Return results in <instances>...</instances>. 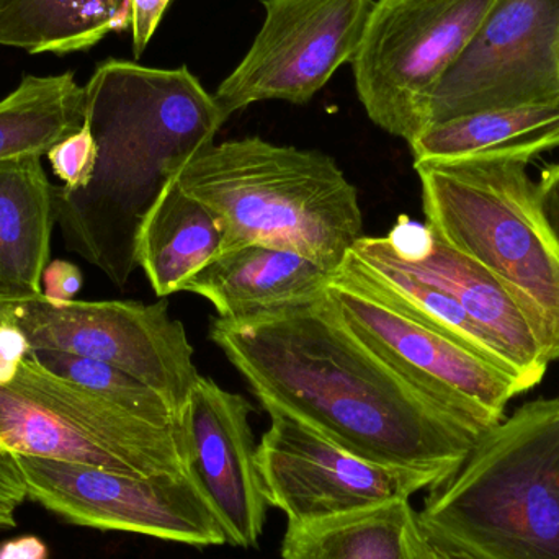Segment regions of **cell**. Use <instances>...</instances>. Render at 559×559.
Instances as JSON below:
<instances>
[{
  "instance_id": "cell-16",
  "label": "cell",
  "mask_w": 559,
  "mask_h": 559,
  "mask_svg": "<svg viewBox=\"0 0 559 559\" xmlns=\"http://www.w3.org/2000/svg\"><path fill=\"white\" fill-rule=\"evenodd\" d=\"M331 272L298 252L251 245L223 252L183 286L209 299L219 318H258L321 299Z\"/></svg>"
},
{
  "instance_id": "cell-19",
  "label": "cell",
  "mask_w": 559,
  "mask_h": 559,
  "mask_svg": "<svg viewBox=\"0 0 559 559\" xmlns=\"http://www.w3.org/2000/svg\"><path fill=\"white\" fill-rule=\"evenodd\" d=\"M409 146L414 164L468 157H512L532 164L559 150V98L432 124Z\"/></svg>"
},
{
  "instance_id": "cell-27",
  "label": "cell",
  "mask_w": 559,
  "mask_h": 559,
  "mask_svg": "<svg viewBox=\"0 0 559 559\" xmlns=\"http://www.w3.org/2000/svg\"><path fill=\"white\" fill-rule=\"evenodd\" d=\"M82 277L81 269L69 261H51L43 272L41 288L43 296L52 302L74 301L78 293L81 292Z\"/></svg>"
},
{
  "instance_id": "cell-10",
  "label": "cell",
  "mask_w": 559,
  "mask_h": 559,
  "mask_svg": "<svg viewBox=\"0 0 559 559\" xmlns=\"http://www.w3.org/2000/svg\"><path fill=\"white\" fill-rule=\"evenodd\" d=\"M19 465L28 499L68 524L199 548L228 544L218 518L189 473L136 478L23 455Z\"/></svg>"
},
{
  "instance_id": "cell-6",
  "label": "cell",
  "mask_w": 559,
  "mask_h": 559,
  "mask_svg": "<svg viewBox=\"0 0 559 559\" xmlns=\"http://www.w3.org/2000/svg\"><path fill=\"white\" fill-rule=\"evenodd\" d=\"M0 447L136 478L187 475L182 429L133 416L33 360L0 386Z\"/></svg>"
},
{
  "instance_id": "cell-3",
  "label": "cell",
  "mask_w": 559,
  "mask_h": 559,
  "mask_svg": "<svg viewBox=\"0 0 559 559\" xmlns=\"http://www.w3.org/2000/svg\"><path fill=\"white\" fill-rule=\"evenodd\" d=\"M173 179L222 219L223 252L269 246L335 274L364 238L357 189L319 151L262 138L213 143L177 167Z\"/></svg>"
},
{
  "instance_id": "cell-26",
  "label": "cell",
  "mask_w": 559,
  "mask_h": 559,
  "mask_svg": "<svg viewBox=\"0 0 559 559\" xmlns=\"http://www.w3.org/2000/svg\"><path fill=\"white\" fill-rule=\"evenodd\" d=\"M32 352L28 337L13 316L12 305L0 318V386H7L15 380L20 367Z\"/></svg>"
},
{
  "instance_id": "cell-25",
  "label": "cell",
  "mask_w": 559,
  "mask_h": 559,
  "mask_svg": "<svg viewBox=\"0 0 559 559\" xmlns=\"http://www.w3.org/2000/svg\"><path fill=\"white\" fill-rule=\"evenodd\" d=\"M28 499L19 455L0 447V531L16 527L15 512Z\"/></svg>"
},
{
  "instance_id": "cell-28",
  "label": "cell",
  "mask_w": 559,
  "mask_h": 559,
  "mask_svg": "<svg viewBox=\"0 0 559 559\" xmlns=\"http://www.w3.org/2000/svg\"><path fill=\"white\" fill-rule=\"evenodd\" d=\"M170 0H131V38L136 58L143 56Z\"/></svg>"
},
{
  "instance_id": "cell-18",
  "label": "cell",
  "mask_w": 559,
  "mask_h": 559,
  "mask_svg": "<svg viewBox=\"0 0 559 559\" xmlns=\"http://www.w3.org/2000/svg\"><path fill=\"white\" fill-rule=\"evenodd\" d=\"M225 245L222 219L176 180L160 190L136 236L138 267L160 299L183 292L193 275L218 258Z\"/></svg>"
},
{
  "instance_id": "cell-5",
  "label": "cell",
  "mask_w": 559,
  "mask_h": 559,
  "mask_svg": "<svg viewBox=\"0 0 559 559\" xmlns=\"http://www.w3.org/2000/svg\"><path fill=\"white\" fill-rule=\"evenodd\" d=\"M531 163L468 157L414 164L427 228L478 262L515 299L559 360V249L535 202Z\"/></svg>"
},
{
  "instance_id": "cell-13",
  "label": "cell",
  "mask_w": 559,
  "mask_h": 559,
  "mask_svg": "<svg viewBox=\"0 0 559 559\" xmlns=\"http://www.w3.org/2000/svg\"><path fill=\"white\" fill-rule=\"evenodd\" d=\"M374 0H264L251 49L213 95L226 118L264 100L308 104L354 59Z\"/></svg>"
},
{
  "instance_id": "cell-21",
  "label": "cell",
  "mask_w": 559,
  "mask_h": 559,
  "mask_svg": "<svg viewBox=\"0 0 559 559\" xmlns=\"http://www.w3.org/2000/svg\"><path fill=\"white\" fill-rule=\"evenodd\" d=\"M85 91L72 71L28 74L0 100V166L43 157L84 127Z\"/></svg>"
},
{
  "instance_id": "cell-31",
  "label": "cell",
  "mask_w": 559,
  "mask_h": 559,
  "mask_svg": "<svg viewBox=\"0 0 559 559\" xmlns=\"http://www.w3.org/2000/svg\"><path fill=\"white\" fill-rule=\"evenodd\" d=\"M413 551L416 555V559H466L459 557V555L450 554V551L443 550V548L437 547L432 542L427 540L424 537L423 531H420L419 522L413 531Z\"/></svg>"
},
{
  "instance_id": "cell-29",
  "label": "cell",
  "mask_w": 559,
  "mask_h": 559,
  "mask_svg": "<svg viewBox=\"0 0 559 559\" xmlns=\"http://www.w3.org/2000/svg\"><path fill=\"white\" fill-rule=\"evenodd\" d=\"M535 202L545 228L559 249V163L545 167L535 182Z\"/></svg>"
},
{
  "instance_id": "cell-32",
  "label": "cell",
  "mask_w": 559,
  "mask_h": 559,
  "mask_svg": "<svg viewBox=\"0 0 559 559\" xmlns=\"http://www.w3.org/2000/svg\"><path fill=\"white\" fill-rule=\"evenodd\" d=\"M12 305H5V302H0V318H2L3 314H5L7 311H9V308Z\"/></svg>"
},
{
  "instance_id": "cell-15",
  "label": "cell",
  "mask_w": 559,
  "mask_h": 559,
  "mask_svg": "<svg viewBox=\"0 0 559 559\" xmlns=\"http://www.w3.org/2000/svg\"><path fill=\"white\" fill-rule=\"evenodd\" d=\"M391 258L414 277L449 293L488 335L524 391L544 380L550 357L515 299L478 262L445 245L429 228L400 219L386 236Z\"/></svg>"
},
{
  "instance_id": "cell-4",
  "label": "cell",
  "mask_w": 559,
  "mask_h": 559,
  "mask_svg": "<svg viewBox=\"0 0 559 559\" xmlns=\"http://www.w3.org/2000/svg\"><path fill=\"white\" fill-rule=\"evenodd\" d=\"M417 522L466 559H559V397L519 407L485 433Z\"/></svg>"
},
{
  "instance_id": "cell-12",
  "label": "cell",
  "mask_w": 559,
  "mask_h": 559,
  "mask_svg": "<svg viewBox=\"0 0 559 559\" xmlns=\"http://www.w3.org/2000/svg\"><path fill=\"white\" fill-rule=\"evenodd\" d=\"M271 427L258 445L269 504L288 525H308L439 488L436 476L368 462L285 411L265 406Z\"/></svg>"
},
{
  "instance_id": "cell-22",
  "label": "cell",
  "mask_w": 559,
  "mask_h": 559,
  "mask_svg": "<svg viewBox=\"0 0 559 559\" xmlns=\"http://www.w3.org/2000/svg\"><path fill=\"white\" fill-rule=\"evenodd\" d=\"M409 499L308 525H288L283 559H416Z\"/></svg>"
},
{
  "instance_id": "cell-20",
  "label": "cell",
  "mask_w": 559,
  "mask_h": 559,
  "mask_svg": "<svg viewBox=\"0 0 559 559\" xmlns=\"http://www.w3.org/2000/svg\"><path fill=\"white\" fill-rule=\"evenodd\" d=\"M131 26V0H0V46L71 55Z\"/></svg>"
},
{
  "instance_id": "cell-1",
  "label": "cell",
  "mask_w": 559,
  "mask_h": 559,
  "mask_svg": "<svg viewBox=\"0 0 559 559\" xmlns=\"http://www.w3.org/2000/svg\"><path fill=\"white\" fill-rule=\"evenodd\" d=\"M212 341L274 406L347 452L447 483L483 433L365 347L322 296L251 319H216Z\"/></svg>"
},
{
  "instance_id": "cell-30",
  "label": "cell",
  "mask_w": 559,
  "mask_h": 559,
  "mask_svg": "<svg viewBox=\"0 0 559 559\" xmlns=\"http://www.w3.org/2000/svg\"><path fill=\"white\" fill-rule=\"evenodd\" d=\"M0 559H49V548L36 535H22L0 544Z\"/></svg>"
},
{
  "instance_id": "cell-23",
  "label": "cell",
  "mask_w": 559,
  "mask_h": 559,
  "mask_svg": "<svg viewBox=\"0 0 559 559\" xmlns=\"http://www.w3.org/2000/svg\"><path fill=\"white\" fill-rule=\"evenodd\" d=\"M32 358L56 377L147 423L180 426L179 414L163 394L114 365L58 350H35Z\"/></svg>"
},
{
  "instance_id": "cell-17",
  "label": "cell",
  "mask_w": 559,
  "mask_h": 559,
  "mask_svg": "<svg viewBox=\"0 0 559 559\" xmlns=\"http://www.w3.org/2000/svg\"><path fill=\"white\" fill-rule=\"evenodd\" d=\"M56 218L41 157L0 166V302L43 295Z\"/></svg>"
},
{
  "instance_id": "cell-8",
  "label": "cell",
  "mask_w": 559,
  "mask_h": 559,
  "mask_svg": "<svg viewBox=\"0 0 559 559\" xmlns=\"http://www.w3.org/2000/svg\"><path fill=\"white\" fill-rule=\"evenodd\" d=\"M13 316L35 350L94 358L133 374L163 394L182 416L202 374L186 325L166 299L52 302L39 295L13 305Z\"/></svg>"
},
{
  "instance_id": "cell-11",
  "label": "cell",
  "mask_w": 559,
  "mask_h": 559,
  "mask_svg": "<svg viewBox=\"0 0 559 559\" xmlns=\"http://www.w3.org/2000/svg\"><path fill=\"white\" fill-rule=\"evenodd\" d=\"M559 98V0H495L440 79L427 128Z\"/></svg>"
},
{
  "instance_id": "cell-14",
  "label": "cell",
  "mask_w": 559,
  "mask_h": 559,
  "mask_svg": "<svg viewBox=\"0 0 559 559\" xmlns=\"http://www.w3.org/2000/svg\"><path fill=\"white\" fill-rule=\"evenodd\" d=\"M252 404L200 377L180 416L186 469L215 512L229 545L258 548L269 501L252 433Z\"/></svg>"
},
{
  "instance_id": "cell-7",
  "label": "cell",
  "mask_w": 559,
  "mask_h": 559,
  "mask_svg": "<svg viewBox=\"0 0 559 559\" xmlns=\"http://www.w3.org/2000/svg\"><path fill=\"white\" fill-rule=\"evenodd\" d=\"M495 0H374L352 59L368 118L413 143L427 128L440 79L462 55Z\"/></svg>"
},
{
  "instance_id": "cell-2",
  "label": "cell",
  "mask_w": 559,
  "mask_h": 559,
  "mask_svg": "<svg viewBox=\"0 0 559 559\" xmlns=\"http://www.w3.org/2000/svg\"><path fill=\"white\" fill-rule=\"evenodd\" d=\"M84 91L97 166L85 189L52 187V210L66 248L124 286L138 267L147 210L177 167L215 143L228 118L186 66L107 59Z\"/></svg>"
},
{
  "instance_id": "cell-9",
  "label": "cell",
  "mask_w": 559,
  "mask_h": 559,
  "mask_svg": "<svg viewBox=\"0 0 559 559\" xmlns=\"http://www.w3.org/2000/svg\"><path fill=\"white\" fill-rule=\"evenodd\" d=\"M325 298L365 347L483 436L501 423L508 404L525 393L498 365L337 274Z\"/></svg>"
},
{
  "instance_id": "cell-24",
  "label": "cell",
  "mask_w": 559,
  "mask_h": 559,
  "mask_svg": "<svg viewBox=\"0 0 559 559\" xmlns=\"http://www.w3.org/2000/svg\"><path fill=\"white\" fill-rule=\"evenodd\" d=\"M97 143L87 127L51 147L46 154L51 164L52 174L62 182V189L78 192L85 189L94 177L97 166Z\"/></svg>"
}]
</instances>
